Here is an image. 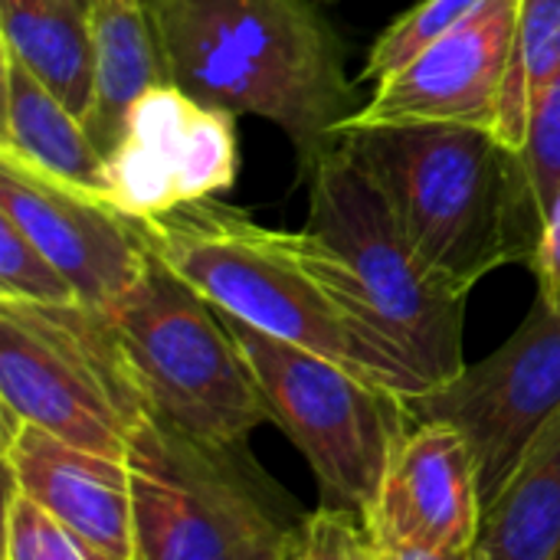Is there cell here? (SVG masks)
Here are the masks:
<instances>
[{
  "mask_svg": "<svg viewBox=\"0 0 560 560\" xmlns=\"http://www.w3.org/2000/svg\"><path fill=\"white\" fill-rule=\"evenodd\" d=\"M413 423H446L472 450L482 509L495 502L532 443L560 410V312L541 295L522 328L456 377L407 397Z\"/></svg>",
  "mask_w": 560,
  "mask_h": 560,
  "instance_id": "obj_9",
  "label": "cell"
},
{
  "mask_svg": "<svg viewBox=\"0 0 560 560\" xmlns=\"http://www.w3.org/2000/svg\"><path fill=\"white\" fill-rule=\"evenodd\" d=\"M89 13L95 75L82 125L105 158L118 144L131 105L148 89L167 82V69L144 0H95Z\"/></svg>",
  "mask_w": 560,
  "mask_h": 560,
  "instance_id": "obj_16",
  "label": "cell"
},
{
  "mask_svg": "<svg viewBox=\"0 0 560 560\" xmlns=\"http://www.w3.org/2000/svg\"><path fill=\"white\" fill-rule=\"evenodd\" d=\"M489 0H417L407 13H400L371 46L368 62L361 69L364 82H381L397 72L433 43L469 23Z\"/></svg>",
  "mask_w": 560,
  "mask_h": 560,
  "instance_id": "obj_20",
  "label": "cell"
},
{
  "mask_svg": "<svg viewBox=\"0 0 560 560\" xmlns=\"http://www.w3.org/2000/svg\"><path fill=\"white\" fill-rule=\"evenodd\" d=\"M335 560H381L377 548L368 541L364 528H354L348 518L341 522V535H338V551Z\"/></svg>",
  "mask_w": 560,
  "mask_h": 560,
  "instance_id": "obj_25",
  "label": "cell"
},
{
  "mask_svg": "<svg viewBox=\"0 0 560 560\" xmlns=\"http://www.w3.org/2000/svg\"><path fill=\"white\" fill-rule=\"evenodd\" d=\"M3 413L7 486L23 492L102 560H135V499L125 459L72 446Z\"/></svg>",
  "mask_w": 560,
  "mask_h": 560,
  "instance_id": "obj_14",
  "label": "cell"
},
{
  "mask_svg": "<svg viewBox=\"0 0 560 560\" xmlns=\"http://www.w3.org/2000/svg\"><path fill=\"white\" fill-rule=\"evenodd\" d=\"M82 3H85V7H92V3H95V0H82Z\"/></svg>",
  "mask_w": 560,
  "mask_h": 560,
  "instance_id": "obj_28",
  "label": "cell"
},
{
  "mask_svg": "<svg viewBox=\"0 0 560 560\" xmlns=\"http://www.w3.org/2000/svg\"><path fill=\"white\" fill-rule=\"evenodd\" d=\"M377 187L410 246L456 289L535 259L541 217L518 151L489 128L407 125L338 138Z\"/></svg>",
  "mask_w": 560,
  "mask_h": 560,
  "instance_id": "obj_2",
  "label": "cell"
},
{
  "mask_svg": "<svg viewBox=\"0 0 560 560\" xmlns=\"http://www.w3.org/2000/svg\"><path fill=\"white\" fill-rule=\"evenodd\" d=\"M518 158L525 167L532 203H535L541 226H545L548 207L560 190V72L535 98L528 135H525Z\"/></svg>",
  "mask_w": 560,
  "mask_h": 560,
  "instance_id": "obj_23",
  "label": "cell"
},
{
  "mask_svg": "<svg viewBox=\"0 0 560 560\" xmlns=\"http://www.w3.org/2000/svg\"><path fill=\"white\" fill-rule=\"evenodd\" d=\"M141 230L148 249L217 312L328 358L400 397L430 390L394 345L361 328L325 292L302 262L295 233L269 230L217 200L187 203L167 217L144 220Z\"/></svg>",
  "mask_w": 560,
  "mask_h": 560,
  "instance_id": "obj_3",
  "label": "cell"
},
{
  "mask_svg": "<svg viewBox=\"0 0 560 560\" xmlns=\"http://www.w3.org/2000/svg\"><path fill=\"white\" fill-rule=\"evenodd\" d=\"M387 560H486L482 548H459V551H381Z\"/></svg>",
  "mask_w": 560,
  "mask_h": 560,
  "instance_id": "obj_26",
  "label": "cell"
},
{
  "mask_svg": "<svg viewBox=\"0 0 560 560\" xmlns=\"http://www.w3.org/2000/svg\"><path fill=\"white\" fill-rule=\"evenodd\" d=\"M479 466L446 423H413L361 515L377 551H459L482 532Z\"/></svg>",
  "mask_w": 560,
  "mask_h": 560,
  "instance_id": "obj_12",
  "label": "cell"
},
{
  "mask_svg": "<svg viewBox=\"0 0 560 560\" xmlns=\"http://www.w3.org/2000/svg\"><path fill=\"white\" fill-rule=\"evenodd\" d=\"M233 118L174 82L148 89L102 161L98 200L144 223L226 194L240 174Z\"/></svg>",
  "mask_w": 560,
  "mask_h": 560,
  "instance_id": "obj_10",
  "label": "cell"
},
{
  "mask_svg": "<svg viewBox=\"0 0 560 560\" xmlns=\"http://www.w3.org/2000/svg\"><path fill=\"white\" fill-rule=\"evenodd\" d=\"M486 560H560V410L482 512Z\"/></svg>",
  "mask_w": 560,
  "mask_h": 560,
  "instance_id": "obj_18",
  "label": "cell"
},
{
  "mask_svg": "<svg viewBox=\"0 0 560 560\" xmlns=\"http://www.w3.org/2000/svg\"><path fill=\"white\" fill-rule=\"evenodd\" d=\"M377 555H381V551H377ZM381 560H387V558H384V555H381Z\"/></svg>",
  "mask_w": 560,
  "mask_h": 560,
  "instance_id": "obj_29",
  "label": "cell"
},
{
  "mask_svg": "<svg viewBox=\"0 0 560 560\" xmlns=\"http://www.w3.org/2000/svg\"><path fill=\"white\" fill-rule=\"evenodd\" d=\"M0 410L125 459L151 404L108 312L0 299Z\"/></svg>",
  "mask_w": 560,
  "mask_h": 560,
  "instance_id": "obj_7",
  "label": "cell"
},
{
  "mask_svg": "<svg viewBox=\"0 0 560 560\" xmlns=\"http://www.w3.org/2000/svg\"><path fill=\"white\" fill-rule=\"evenodd\" d=\"M295 249L325 292L361 328L394 345L430 387L466 368L469 292L410 246L377 187L341 144L308 171V217L295 230Z\"/></svg>",
  "mask_w": 560,
  "mask_h": 560,
  "instance_id": "obj_4",
  "label": "cell"
},
{
  "mask_svg": "<svg viewBox=\"0 0 560 560\" xmlns=\"http://www.w3.org/2000/svg\"><path fill=\"white\" fill-rule=\"evenodd\" d=\"M108 318L158 417L213 446H246L272 420L223 315L154 253Z\"/></svg>",
  "mask_w": 560,
  "mask_h": 560,
  "instance_id": "obj_6",
  "label": "cell"
},
{
  "mask_svg": "<svg viewBox=\"0 0 560 560\" xmlns=\"http://www.w3.org/2000/svg\"><path fill=\"white\" fill-rule=\"evenodd\" d=\"M315 3H335V0H315Z\"/></svg>",
  "mask_w": 560,
  "mask_h": 560,
  "instance_id": "obj_27",
  "label": "cell"
},
{
  "mask_svg": "<svg viewBox=\"0 0 560 560\" xmlns=\"http://www.w3.org/2000/svg\"><path fill=\"white\" fill-rule=\"evenodd\" d=\"M167 82L230 115L272 121L302 171L354 115L345 52L312 0H144Z\"/></svg>",
  "mask_w": 560,
  "mask_h": 560,
  "instance_id": "obj_1",
  "label": "cell"
},
{
  "mask_svg": "<svg viewBox=\"0 0 560 560\" xmlns=\"http://www.w3.org/2000/svg\"><path fill=\"white\" fill-rule=\"evenodd\" d=\"M0 213L43 249L89 308L108 312L151 262L138 220L13 164H0Z\"/></svg>",
  "mask_w": 560,
  "mask_h": 560,
  "instance_id": "obj_13",
  "label": "cell"
},
{
  "mask_svg": "<svg viewBox=\"0 0 560 560\" xmlns=\"http://www.w3.org/2000/svg\"><path fill=\"white\" fill-rule=\"evenodd\" d=\"M560 72V0H518L512 66L502 92L495 138L522 151L535 98Z\"/></svg>",
  "mask_w": 560,
  "mask_h": 560,
  "instance_id": "obj_19",
  "label": "cell"
},
{
  "mask_svg": "<svg viewBox=\"0 0 560 560\" xmlns=\"http://www.w3.org/2000/svg\"><path fill=\"white\" fill-rule=\"evenodd\" d=\"M532 272L538 279V295L560 312V190L555 194L541 236H538V249L532 259Z\"/></svg>",
  "mask_w": 560,
  "mask_h": 560,
  "instance_id": "obj_24",
  "label": "cell"
},
{
  "mask_svg": "<svg viewBox=\"0 0 560 560\" xmlns=\"http://www.w3.org/2000/svg\"><path fill=\"white\" fill-rule=\"evenodd\" d=\"M518 0H489L469 23L433 43L427 52L374 82V92L338 128H407V125H499L502 92L512 66Z\"/></svg>",
  "mask_w": 560,
  "mask_h": 560,
  "instance_id": "obj_11",
  "label": "cell"
},
{
  "mask_svg": "<svg viewBox=\"0 0 560 560\" xmlns=\"http://www.w3.org/2000/svg\"><path fill=\"white\" fill-rule=\"evenodd\" d=\"M135 499V560H299L295 525L243 446H213L154 410L125 453Z\"/></svg>",
  "mask_w": 560,
  "mask_h": 560,
  "instance_id": "obj_5",
  "label": "cell"
},
{
  "mask_svg": "<svg viewBox=\"0 0 560 560\" xmlns=\"http://www.w3.org/2000/svg\"><path fill=\"white\" fill-rule=\"evenodd\" d=\"M3 560H102L62 522L7 486L3 495Z\"/></svg>",
  "mask_w": 560,
  "mask_h": 560,
  "instance_id": "obj_22",
  "label": "cell"
},
{
  "mask_svg": "<svg viewBox=\"0 0 560 560\" xmlns=\"http://www.w3.org/2000/svg\"><path fill=\"white\" fill-rule=\"evenodd\" d=\"M0 299L33 302V305H72V302H79L69 279L3 213H0Z\"/></svg>",
  "mask_w": 560,
  "mask_h": 560,
  "instance_id": "obj_21",
  "label": "cell"
},
{
  "mask_svg": "<svg viewBox=\"0 0 560 560\" xmlns=\"http://www.w3.org/2000/svg\"><path fill=\"white\" fill-rule=\"evenodd\" d=\"M3 82V148L0 164H13L43 180L72 187L98 200L102 154L82 118L46 89L20 56L0 46Z\"/></svg>",
  "mask_w": 560,
  "mask_h": 560,
  "instance_id": "obj_15",
  "label": "cell"
},
{
  "mask_svg": "<svg viewBox=\"0 0 560 560\" xmlns=\"http://www.w3.org/2000/svg\"><path fill=\"white\" fill-rule=\"evenodd\" d=\"M223 322L256 374L272 423L302 450L325 495L338 509L345 505L364 515L377 499L400 440L410 433L407 397L230 315Z\"/></svg>",
  "mask_w": 560,
  "mask_h": 560,
  "instance_id": "obj_8",
  "label": "cell"
},
{
  "mask_svg": "<svg viewBox=\"0 0 560 560\" xmlns=\"http://www.w3.org/2000/svg\"><path fill=\"white\" fill-rule=\"evenodd\" d=\"M0 46L52 89L79 118L92 102L95 46L82 0H0Z\"/></svg>",
  "mask_w": 560,
  "mask_h": 560,
  "instance_id": "obj_17",
  "label": "cell"
}]
</instances>
